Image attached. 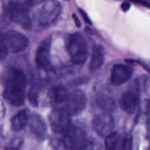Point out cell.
<instances>
[{
  "label": "cell",
  "mask_w": 150,
  "mask_h": 150,
  "mask_svg": "<svg viewBox=\"0 0 150 150\" xmlns=\"http://www.w3.org/2000/svg\"><path fill=\"white\" fill-rule=\"evenodd\" d=\"M26 85V76L21 69L15 67L8 69L4 76V98L13 106L22 105L25 100Z\"/></svg>",
  "instance_id": "cell-1"
},
{
  "label": "cell",
  "mask_w": 150,
  "mask_h": 150,
  "mask_svg": "<svg viewBox=\"0 0 150 150\" xmlns=\"http://www.w3.org/2000/svg\"><path fill=\"white\" fill-rule=\"evenodd\" d=\"M38 1H11L7 6V15L13 22L25 29L30 27L31 21L28 15L29 9Z\"/></svg>",
  "instance_id": "cell-2"
},
{
  "label": "cell",
  "mask_w": 150,
  "mask_h": 150,
  "mask_svg": "<svg viewBox=\"0 0 150 150\" xmlns=\"http://www.w3.org/2000/svg\"><path fill=\"white\" fill-rule=\"evenodd\" d=\"M67 50L71 62L75 64H83L88 56L87 42L79 32L73 33L69 38Z\"/></svg>",
  "instance_id": "cell-3"
},
{
  "label": "cell",
  "mask_w": 150,
  "mask_h": 150,
  "mask_svg": "<svg viewBox=\"0 0 150 150\" xmlns=\"http://www.w3.org/2000/svg\"><path fill=\"white\" fill-rule=\"evenodd\" d=\"M62 12V5L57 1H46L36 14V20L40 26H47L54 22Z\"/></svg>",
  "instance_id": "cell-4"
},
{
  "label": "cell",
  "mask_w": 150,
  "mask_h": 150,
  "mask_svg": "<svg viewBox=\"0 0 150 150\" xmlns=\"http://www.w3.org/2000/svg\"><path fill=\"white\" fill-rule=\"evenodd\" d=\"M63 144L66 150H80L87 146L86 133L78 127H70L64 132Z\"/></svg>",
  "instance_id": "cell-5"
},
{
  "label": "cell",
  "mask_w": 150,
  "mask_h": 150,
  "mask_svg": "<svg viewBox=\"0 0 150 150\" xmlns=\"http://www.w3.org/2000/svg\"><path fill=\"white\" fill-rule=\"evenodd\" d=\"M2 42L8 52L17 53L24 50L28 46V38L16 30H9L4 33Z\"/></svg>",
  "instance_id": "cell-6"
},
{
  "label": "cell",
  "mask_w": 150,
  "mask_h": 150,
  "mask_svg": "<svg viewBox=\"0 0 150 150\" xmlns=\"http://www.w3.org/2000/svg\"><path fill=\"white\" fill-rule=\"evenodd\" d=\"M87 102L84 93L80 89H74L68 93L63 107L71 116L77 115L85 109Z\"/></svg>",
  "instance_id": "cell-7"
},
{
  "label": "cell",
  "mask_w": 150,
  "mask_h": 150,
  "mask_svg": "<svg viewBox=\"0 0 150 150\" xmlns=\"http://www.w3.org/2000/svg\"><path fill=\"white\" fill-rule=\"evenodd\" d=\"M71 117L63 107L54 109L49 118L50 128L56 133L66 132L71 127Z\"/></svg>",
  "instance_id": "cell-8"
},
{
  "label": "cell",
  "mask_w": 150,
  "mask_h": 150,
  "mask_svg": "<svg viewBox=\"0 0 150 150\" xmlns=\"http://www.w3.org/2000/svg\"><path fill=\"white\" fill-rule=\"evenodd\" d=\"M51 38L44 39L38 47L35 54V62L38 68L46 71L53 70L50 59Z\"/></svg>",
  "instance_id": "cell-9"
},
{
  "label": "cell",
  "mask_w": 150,
  "mask_h": 150,
  "mask_svg": "<svg viewBox=\"0 0 150 150\" xmlns=\"http://www.w3.org/2000/svg\"><path fill=\"white\" fill-rule=\"evenodd\" d=\"M139 93L135 88L123 92L118 100L120 108L127 114H134L139 102Z\"/></svg>",
  "instance_id": "cell-10"
},
{
  "label": "cell",
  "mask_w": 150,
  "mask_h": 150,
  "mask_svg": "<svg viewBox=\"0 0 150 150\" xmlns=\"http://www.w3.org/2000/svg\"><path fill=\"white\" fill-rule=\"evenodd\" d=\"M94 131L102 137H106L112 131L114 122L110 113L103 112L96 115L93 120Z\"/></svg>",
  "instance_id": "cell-11"
},
{
  "label": "cell",
  "mask_w": 150,
  "mask_h": 150,
  "mask_svg": "<svg viewBox=\"0 0 150 150\" xmlns=\"http://www.w3.org/2000/svg\"><path fill=\"white\" fill-rule=\"evenodd\" d=\"M133 70L131 67L122 64H115L111 71L110 82L114 86H119L128 81L132 77Z\"/></svg>",
  "instance_id": "cell-12"
},
{
  "label": "cell",
  "mask_w": 150,
  "mask_h": 150,
  "mask_svg": "<svg viewBox=\"0 0 150 150\" xmlns=\"http://www.w3.org/2000/svg\"><path fill=\"white\" fill-rule=\"evenodd\" d=\"M28 125L30 131L38 138L44 139L47 132V127L43 117L37 113L30 114Z\"/></svg>",
  "instance_id": "cell-13"
},
{
  "label": "cell",
  "mask_w": 150,
  "mask_h": 150,
  "mask_svg": "<svg viewBox=\"0 0 150 150\" xmlns=\"http://www.w3.org/2000/svg\"><path fill=\"white\" fill-rule=\"evenodd\" d=\"M105 53L103 46L100 45H94L92 49L89 70L91 72H95L99 70L104 62Z\"/></svg>",
  "instance_id": "cell-14"
},
{
  "label": "cell",
  "mask_w": 150,
  "mask_h": 150,
  "mask_svg": "<svg viewBox=\"0 0 150 150\" xmlns=\"http://www.w3.org/2000/svg\"><path fill=\"white\" fill-rule=\"evenodd\" d=\"M30 113L29 110L23 109L13 115L11 120V128L15 131L22 130L28 125Z\"/></svg>",
  "instance_id": "cell-15"
},
{
  "label": "cell",
  "mask_w": 150,
  "mask_h": 150,
  "mask_svg": "<svg viewBox=\"0 0 150 150\" xmlns=\"http://www.w3.org/2000/svg\"><path fill=\"white\" fill-rule=\"evenodd\" d=\"M96 103L97 107L103 111V112L110 113L115 111L117 108L114 99L105 93H98L96 97Z\"/></svg>",
  "instance_id": "cell-16"
},
{
  "label": "cell",
  "mask_w": 150,
  "mask_h": 150,
  "mask_svg": "<svg viewBox=\"0 0 150 150\" xmlns=\"http://www.w3.org/2000/svg\"><path fill=\"white\" fill-rule=\"evenodd\" d=\"M68 92L66 88L62 86H58L52 89L49 93V98L50 103L55 104L64 103Z\"/></svg>",
  "instance_id": "cell-17"
},
{
  "label": "cell",
  "mask_w": 150,
  "mask_h": 150,
  "mask_svg": "<svg viewBox=\"0 0 150 150\" xmlns=\"http://www.w3.org/2000/svg\"><path fill=\"white\" fill-rule=\"evenodd\" d=\"M42 91V87L39 84H33L28 93V99L33 106L37 107L39 104V98Z\"/></svg>",
  "instance_id": "cell-18"
},
{
  "label": "cell",
  "mask_w": 150,
  "mask_h": 150,
  "mask_svg": "<svg viewBox=\"0 0 150 150\" xmlns=\"http://www.w3.org/2000/svg\"><path fill=\"white\" fill-rule=\"evenodd\" d=\"M118 139V133L113 131L105 138V149L115 150L116 144Z\"/></svg>",
  "instance_id": "cell-19"
},
{
  "label": "cell",
  "mask_w": 150,
  "mask_h": 150,
  "mask_svg": "<svg viewBox=\"0 0 150 150\" xmlns=\"http://www.w3.org/2000/svg\"><path fill=\"white\" fill-rule=\"evenodd\" d=\"M135 88L140 92L141 90H146L149 85V79L147 76L142 75L135 80Z\"/></svg>",
  "instance_id": "cell-20"
},
{
  "label": "cell",
  "mask_w": 150,
  "mask_h": 150,
  "mask_svg": "<svg viewBox=\"0 0 150 150\" xmlns=\"http://www.w3.org/2000/svg\"><path fill=\"white\" fill-rule=\"evenodd\" d=\"M22 144L21 139L16 138L12 140L8 145L6 146L4 150H20Z\"/></svg>",
  "instance_id": "cell-21"
},
{
  "label": "cell",
  "mask_w": 150,
  "mask_h": 150,
  "mask_svg": "<svg viewBox=\"0 0 150 150\" xmlns=\"http://www.w3.org/2000/svg\"><path fill=\"white\" fill-rule=\"evenodd\" d=\"M123 150H132V137L129 134H126L123 139Z\"/></svg>",
  "instance_id": "cell-22"
},
{
  "label": "cell",
  "mask_w": 150,
  "mask_h": 150,
  "mask_svg": "<svg viewBox=\"0 0 150 150\" xmlns=\"http://www.w3.org/2000/svg\"><path fill=\"white\" fill-rule=\"evenodd\" d=\"M8 51L5 45L2 41H0V59H4L8 54Z\"/></svg>",
  "instance_id": "cell-23"
},
{
  "label": "cell",
  "mask_w": 150,
  "mask_h": 150,
  "mask_svg": "<svg viewBox=\"0 0 150 150\" xmlns=\"http://www.w3.org/2000/svg\"><path fill=\"white\" fill-rule=\"evenodd\" d=\"M145 112L146 115L147 117V119L149 122H150V99L146 100V104H145Z\"/></svg>",
  "instance_id": "cell-24"
},
{
  "label": "cell",
  "mask_w": 150,
  "mask_h": 150,
  "mask_svg": "<svg viewBox=\"0 0 150 150\" xmlns=\"http://www.w3.org/2000/svg\"><path fill=\"white\" fill-rule=\"evenodd\" d=\"M79 11H80V12L81 15L83 16L84 21H85L86 23H88V24H91V21H90V19L89 17L88 16V15H87V13H86L83 9H80Z\"/></svg>",
  "instance_id": "cell-25"
},
{
  "label": "cell",
  "mask_w": 150,
  "mask_h": 150,
  "mask_svg": "<svg viewBox=\"0 0 150 150\" xmlns=\"http://www.w3.org/2000/svg\"><path fill=\"white\" fill-rule=\"evenodd\" d=\"M131 6V4L130 3L128 2H124L121 4V8L122 11L124 12H127L129 10V9L130 8Z\"/></svg>",
  "instance_id": "cell-26"
},
{
  "label": "cell",
  "mask_w": 150,
  "mask_h": 150,
  "mask_svg": "<svg viewBox=\"0 0 150 150\" xmlns=\"http://www.w3.org/2000/svg\"><path fill=\"white\" fill-rule=\"evenodd\" d=\"M72 16H73V19L74 21V23H75V24H76V26H77V27H80V26H81V23H80V21H79L78 17L76 15L75 13H73V15H72Z\"/></svg>",
  "instance_id": "cell-27"
},
{
  "label": "cell",
  "mask_w": 150,
  "mask_h": 150,
  "mask_svg": "<svg viewBox=\"0 0 150 150\" xmlns=\"http://www.w3.org/2000/svg\"><path fill=\"white\" fill-rule=\"evenodd\" d=\"M137 2L139 3V4L142 5H144V6H145L146 7L150 8V4L148 3L146 1H137Z\"/></svg>",
  "instance_id": "cell-28"
},
{
  "label": "cell",
  "mask_w": 150,
  "mask_h": 150,
  "mask_svg": "<svg viewBox=\"0 0 150 150\" xmlns=\"http://www.w3.org/2000/svg\"><path fill=\"white\" fill-rule=\"evenodd\" d=\"M142 66H143L144 68L145 69H146V70L148 72H149V74H150V67L146 66H145V65H143Z\"/></svg>",
  "instance_id": "cell-29"
},
{
  "label": "cell",
  "mask_w": 150,
  "mask_h": 150,
  "mask_svg": "<svg viewBox=\"0 0 150 150\" xmlns=\"http://www.w3.org/2000/svg\"><path fill=\"white\" fill-rule=\"evenodd\" d=\"M87 146H86V147H84V148H83L82 149H81L80 150H87Z\"/></svg>",
  "instance_id": "cell-30"
}]
</instances>
